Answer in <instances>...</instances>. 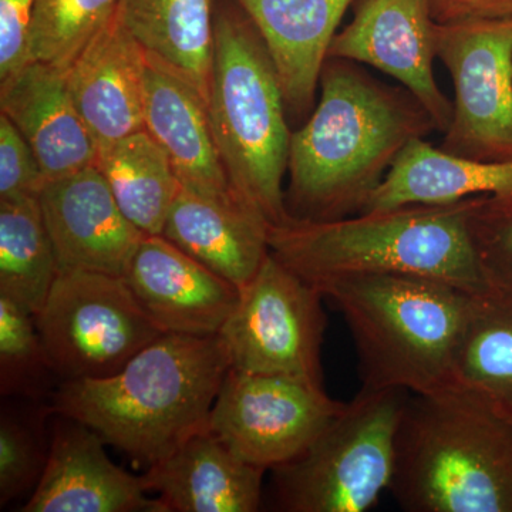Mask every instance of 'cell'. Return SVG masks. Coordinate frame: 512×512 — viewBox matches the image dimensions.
<instances>
[{"mask_svg":"<svg viewBox=\"0 0 512 512\" xmlns=\"http://www.w3.org/2000/svg\"><path fill=\"white\" fill-rule=\"evenodd\" d=\"M436 123L400 84L380 82L352 60L329 57L319 101L292 131L285 204L295 221H336L365 210L404 148Z\"/></svg>","mask_w":512,"mask_h":512,"instance_id":"cell-1","label":"cell"},{"mask_svg":"<svg viewBox=\"0 0 512 512\" xmlns=\"http://www.w3.org/2000/svg\"><path fill=\"white\" fill-rule=\"evenodd\" d=\"M229 369L220 335L164 333L114 375L60 382L49 404L148 468L207 429Z\"/></svg>","mask_w":512,"mask_h":512,"instance_id":"cell-2","label":"cell"},{"mask_svg":"<svg viewBox=\"0 0 512 512\" xmlns=\"http://www.w3.org/2000/svg\"><path fill=\"white\" fill-rule=\"evenodd\" d=\"M476 200L269 225V252L318 289L352 276L413 275L478 292L487 281L468 224Z\"/></svg>","mask_w":512,"mask_h":512,"instance_id":"cell-3","label":"cell"},{"mask_svg":"<svg viewBox=\"0 0 512 512\" xmlns=\"http://www.w3.org/2000/svg\"><path fill=\"white\" fill-rule=\"evenodd\" d=\"M389 493L409 512H512V423L456 383L409 394Z\"/></svg>","mask_w":512,"mask_h":512,"instance_id":"cell-4","label":"cell"},{"mask_svg":"<svg viewBox=\"0 0 512 512\" xmlns=\"http://www.w3.org/2000/svg\"><path fill=\"white\" fill-rule=\"evenodd\" d=\"M319 291L348 325L362 389L420 394L454 383L470 292L413 275L352 276Z\"/></svg>","mask_w":512,"mask_h":512,"instance_id":"cell-5","label":"cell"},{"mask_svg":"<svg viewBox=\"0 0 512 512\" xmlns=\"http://www.w3.org/2000/svg\"><path fill=\"white\" fill-rule=\"evenodd\" d=\"M207 104L232 188L269 225L291 220L284 181L292 131L284 92L264 40L238 5L215 10Z\"/></svg>","mask_w":512,"mask_h":512,"instance_id":"cell-6","label":"cell"},{"mask_svg":"<svg viewBox=\"0 0 512 512\" xmlns=\"http://www.w3.org/2000/svg\"><path fill=\"white\" fill-rule=\"evenodd\" d=\"M402 390L360 387L352 402L298 457L275 467L276 507L285 512H365L389 493Z\"/></svg>","mask_w":512,"mask_h":512,"instance_id":"cell-7","label":"cell"},{"mask_svg":"<svg viewBox=\"0 0 512 512\" xmlns=\"http://www.w3.org/2000/svg\"><path fill=\"white\" fill-rule=\"evenodd\" d=\"M37 330L60 382L103 379L164 335L121 276L59 271Z\"/></svg>","mask_w":512,"mask_h":512,"instance_id":"cell-8","label":"cell"},{"mask_svg":"<svg viewBox=\"0 0 512 512\" xmlns=\"http://www.w3.org/2000/svg\"><path fill=\"white\" fill-rule=\"evenodd\" d=\"M325 295L269 252L220 338L231 369L301 377L323 384L322 345L328 320Z\"/></svg>","mask_w":512,"mask_h":512,"instance_id":"cell-9","label":"cell"},{"mask_svg":"<svg viewBox=\"0 0 512 512\" xmlns=\"http://www.w3.org/2000/svg\"><path fill=\"white\" fill-rule=\"evenodd\" d=\"M437 57L454 86L441 150L477 161H512V18L439 23Z\"/></svg>","mask_w":512,"mask_h":512,"instance_id":"cell-10","label":"cell"},{"mask_svg":"<svg viewBox=\"0 0 512 512\" xmlns=\"http://www.w3.org/2000/svg\"><path fill=\"white\" fill-rule=\"evenodd\" d=\"M345 406L323 384L229 369L207 430L242 460L274 470L298 457Z\"/></svg>","mask_w":512,"mask_h":512,"instance_id":"cell-11","label":"cell"},{"mask_svg":"<svg viewBox=\"0 0 512 512\" xmlns=\"http://www.w3.org/2000/svg\"><path fill=\"white\" fill-rule=\"evenodd\" d=\"M437 25L430 0H356L353 18L329 47L328 59L372 67L409 90L444 133L453 101L434 77Z\"/></svg>","mask_w":512,"mask_h":512,"instance_id":"cell-12","label":"cell"},{"mask_svg":"<svg viewBox=\"0 0 512 512\" xmlns=\"http://www.w3.org/2000/svg\"><path fill=\"white\" fill-rule=\"evenodd\" d=\"M39 202L60 271L124 278L146 234L120 210L96 165L47 181Z\"/></svg>","mask_w":512,"mask_h":512,"instance_id":"cell-13","label":"cell"},{"mask_svg":"<svg viewBox=\"0 0 512 512\" xmlns=\"http://www.w3.org/2000/svg\"><path fill=\"white\" fill-rule=\"evenodd\" d=\"M55 416L45 471L20 512H168L141 477L110 460L96 431Z\"/></svg>","mask_w":512,"mask_h":512,"instance_id":"cell-14","label":"cell"},{"mask_svg":"<svg viewBox=\"0 0 512 512\" xmlns=\"http://www.w3.org/2000/svg\"><path fill=\"white\" fill-rule=\"evenodd\" d=\"M124 281L164 333L220 335L239 301V289L185 254L163 235H146Z\"/></svg>","mask_w":512,"mask_h":512,"instance_id":"cell-15","label":"cell"},{"mask_svg":"<svg viewBox=\"0 0 512 512\" xmlns=\"http://www.w3.org/2000/svg\"><path fill=\"white\" fill-rule=\"evenodd\" d=\"M146 60L117 10L64 73L97 148L143 130Z\"/></svg>","mask_w":512,"mask_h":512,"instance_id":"cell-16","label":"cell"},{"mask_svg":"<svg viewBox=\"0 0 512 512\" xmlns=\"http://www.w3.org/2000/svg\"><path fill=\"white\" fill-rule=\"evenodd\" d=\"M144 128L167 153L183 187L217 200H242L218 153L207 100L150 53L144 73Z\"/></svg>","mask_w":512,"mask_h":512,"instance_id":"cell-17","label":"cell"},{"mask_svg":"<svg viewBox=\"0 0 512 512\" xmlns=\"http://www.w3.org/2000/svg\"><path fill=\"white\" fill-rule=\"evenodd\" d=\"M356 0H235L275 64L286 110L309 117L340 22Z\"/></svg>","mask_w":512,"mask_h":512,"instance_id":"cell-18","label":"cell"},{"mask_svg":"<svg viewBox=\"0 0 512 512\" xmlns=\"http://www.w3.org/2000/svg\"><path fill=\"white\" fill-rule=\"evenodd\" d=\"M265 473L205 429L148 467L141 481L168 512H255Z\"/></svg>","mask_w":512,"mask_h":512,"instance_id":"cell-19","label":"cell"},{"mask_svg":"<svg viewBox=\"0 0 512 512\" xmlns=\"http://www.w3.org/2000/svg\"><path fill=\"white\" fill-rule=\"evenodd\" d=\"M0 106L35 151L47 180L96 165V141L74 106L62 70L30 63L0 84Z\"/></svg>","mask_w":512,"mask_h":512,"instance_id":"cell-20","label":"cell"},{"mask_svg":"<svg viewBox=\"0 0 512 512\" xmlns=\"http://www.w3.org/2000/svg\"><path fill=\"white\" fill-rule=\"evenodd\" d=\"M268 234L269 222L247 202L181 185L161 235L241 291L269 255Z\"/></svg>","mask_w":512,"mask_h":512,"instance_id":"cell-21","label":"cell"},{"mask_svg":"<svg viewBox=\"0 0 512 512\" xmlns=\"http://www.w3.org/2000/svg\"><path fill=\"white\" fill-rule=\"evenodd\" d=\"M478 195L512 198V161L491 163L453 156L419 138L404 148L363 212L448 204Z\"/></svg>","mask_w":512,"mask_h":512,"instance_id":"cell-22","label":"cell"},{"mask_svg":"<svg viewBox=\"0 0 512 512\" xmlns=\"http://www.w3.org/2000/svg\"><path fill=\"white\" fill-rule=\"evenodd\" d=\"M214 0H120L128 32L150 55L210 96L215 46Z\"/></svg>","mask_w":512,"mask_h":512,"instance_id":"cell-23","label":"cell"},{"mask_svg":"<svg viewBox=\"0 0 512 512\" xmlns=\"http://www.w3.org/2000/svg\"><path fill=\"white\" fill-rule=\"evenodd\" d=\"M453 382L512 423V296L487 285L470 296Z\"/></svg>","mask_w":512,"mask_h":512,"instance_id":"cell-24","label":"cell"},{"mask_svg":"<svg viewBox=\"0 0 512 512\" xmlns=\"http://www.w3.org/2000/svg\"><path fill=\"white\" fill-rule=\"evenodd\" d=\"M96 167L120 210L143 234L161 235L181 184L146 128L97 148Z\"/></svg>","mask_w":512,"mask_h":512,"instance_id":"cell-25","label":"cell"},{"mask_svg":"<svg viewBox=\"0 0 512 512\" xmlns=\"http://www.w3.org/2000/svg\"><path fill=\"white\" fill-rule=\"evenodd\" d=\"M59 271L39 197L0 200V296L36 316Z\"/></svg>","mask_w":512,"mask_h":512,"instance_id":"cell-26","label":"cell"},{"mask_svg":"<svg viewBox=\"0 0 512 512\" xmlns=\"http://www.w3.org/2000/svg\"><path fill=\"white\" fill-rule=\"evenodd\" d=\"M49 403L8 399L0 410V507L36 488L49 457Z\"/></svg>","mask_w":512,"mask_h":512,"instance_id":"cell-27","label":"cell"},{"mask_svg":"<svg viewBox=\"0 0 512 512\" xmlns=\"http://www.w3.org/2000/svg\"><path fill=\"white\" fill-rule=\"evenodd\" d=\"M59 379L37 330L35 315L0 296V394L43 402ZM60 380V379H59Z\"/></svg>","mask_w":512,"mask_h":512,"instance_id":"cell-28","label":"cell"},{"mask_svg":"<svg viewBox=\"0 0 512 512\" xmlns=\"http://www.w3.org/2000/svg\"><path fill=\"white\" fill-rule=\"evenodd\" d=\"M119 5L120 0H36L30 35L33 59L66 73Z\"/></svg>","mask_w":512,"mask_h":512,"instance_id":"cell-29","label":"cell"},{"mask_svg":"<svg viewBox=\"0 0 512 512\" xmlns=\"http://www.w3.org/2000/svg\"><path fill=\"white\" fill-rule=\"evenodd\" d=\"M468 224L487 285L512 296V198L478 195Z\"/></svg>","mask_w":512,"mask_h":512,"instance_id":"cell-30","label":"cell"},{"mask_svg":"<svg viewBox=\"0 0 512 512\" xmlns=\"http://www.w3.org/2000/svg\"><path fill=\"white\" fill-rule=\"evenodd\" d=\"M35 151L5 114H0V200L39 197L47 183Z\"/></svg>","mask_w":512,"mask_h":512,"instance_id":"cell-31","label":"cell"},{"mask_svg":"<svg viewBox=\"0 0 512 512\" xmlns=\"http://www.w3.org/2000/svg\"><path fill=\"white\" fill-rule=\"evenodd\" d=\"M36 0H0V84L35 62L30 47Z\"/></svg>","mask_w":512,"mask_h":512,"instance_id":"cell-32","label":"cell"},{"mask_svg":"<svg viewBox=\"0 0 512 512\" xmlns=\"http://www.w3.org/2000/svg\"><path fill=\"white\" fill-rule=\"evenodd\" d=\"M430 9L440 25L512 18V0H430Z\"/></svg>","mask_w":512,"mask_h":512,"instance_id":"cell-33","label":"cell"}]
</instances>
